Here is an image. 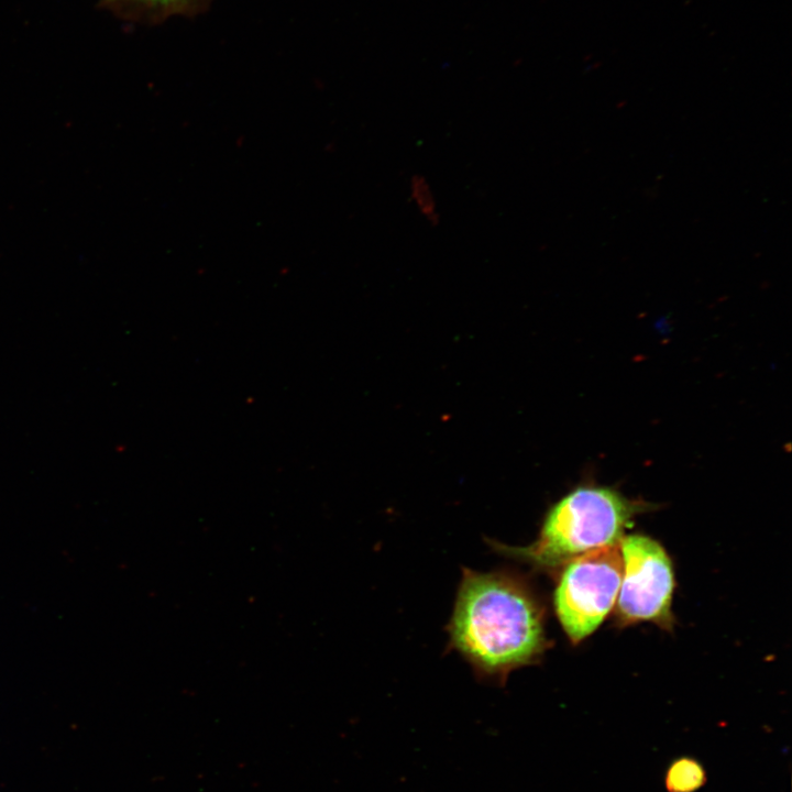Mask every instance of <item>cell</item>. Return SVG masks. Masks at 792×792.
<instances>
[{
	"mask_svg": "<svg viewBox=\"0 0 792 792\" xmlns=\"http://www.w3.org/2000/svg\"><path fill=\"white\" fill-rule=\"evenodd\" d=\"M448 631L451 647L479 675L498 681L536 663L547 647L541 601L510 570L463 569Z\"/></svg>",
	"mask_w": 792,
	"mask_h": 792,
	"instance_id": "6da1fadb",
	"label": "cell"
},
{
	"mask_svg": "<svg viewBox=\"0 0 792 792\" xmlns=\"http://www.w3.org/2000/svg\"><path fill=\"white\" fill-rule=\"evenodd\" d=\"M640 509V505L610 487L582 485L548 510L532 543H488L504 557L550 571L581 554L618 543Z\"/></svg>",
	"mask_w": 792,
	"mask_h": 792,
	"instance_id": "7a4b0ae2",
	"label": "cell"
},
{
	"mask_svg": "<svg viewBox=\"0 0 792 792\" xmlns=\"http://www.w3.org/2000/svg\"><path fill=\"white\" fill-rule=\"evenodd\" d=\"M619 542L581 554L562 566L553 605L573 644L593 634L616 603L623 575Z\"/></svg>",
	"mask_w": 792,
	"mask_h": 792,
	"instance_id": "3957f363",
	"label": "cell"
},
{
	"mask_svg": "<svg viewBox=\"0 0 792 792\" xmlns=\"http://www.w3.org/2000/svg\"><path fill=\"white\" fill-rule=\"evenodd\" d=\"M623 575L616 613L623 625L650 620L670 625L673 568L663 547L642 535L623 537Z\"/></svg>",
	"mask_w": 792,
	"mask_h": 792,
	"instance_id": "277c9868",
	"label": "cell"
},
{
	"mask_svg": "<svg viewBox=\"0 0 792 792\" xmlns=\"http://www.w3.org/2000/svg\"><path fill=\"white\" fill-rule=\"evenodd\" d=\"M200 0H101L113 12L125 18L161 19L193 11Z\"/></svg>",
	"mask_w": 792,
	"mask_h": 792,
	"instance_id": "5b68a950",
	"label": "cell"
},
{
	"mask_svg": "<svg viewBox=\"0 0 792 792\" xmlns=\"http://www.w3.org/2000/svg\"><path fill=\"white\" fill-rule=\"evenodd\" d=\"M705 782L702 765L693 758L675 759L668 768L666 785L669 792H694Z\"/></svg>",
	"mask_w": 792,
	"mask_h": 792,
	"instance_id": "8992f818",
	"label": "cell"
},
{
	"mask_svg": "<svg viewBox=\"0 0 792 792\" xmlns=\"http://www.w3.org/2000/svg\"><path fill=\"white\" fill-rule=\"evenodd\" d=\"M409 196L421 217L431 226H437L440 220L437 199L430 183L424 175L414 174L411 176Z\"/></svg>",
	"mask_w": 792,
	"mask_h": 792,
	"instance_id": "52a82bcc",
	"label": "cell"
}]
</instances>
